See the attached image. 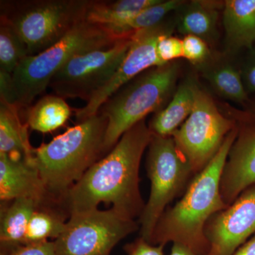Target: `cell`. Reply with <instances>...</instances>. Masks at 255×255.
<instances>
[{"label":"cell","instance_id":"cell-1","mask_svg":"<svg viewBox=\"0 0 255 255\" xmlns=\"http://www.w3.org/2000/svg\"><path fill=\"white\" fill-rule=\"evenodd\" d=\"M152 134L145 120L122 135L105 157L95 162L69 189L60 204L70 215L98 209L101 203L128 219L140 217L145 204L140 190V162Z\"/></svg>","mask_w":255,"mask_h":255},{"label":"cell","instance_id":"cell-2","mask_svg":"<svg viewBox=\"0 0 255 255\" xmlns=\"http://www.w3.org/2000/svg\"><path fill=\"white\" fill-rule=\"evenodd\" d=\"M238 127L228 134L218 153L209 164L193 178L180 200L167 208L159 218L148 243L152 246L179 243L196 255H206L209 243L205 228L209 220L228 206L220 191L223 167L233 142Z\"/></svg>","mask_w":255,"mask_h":255},{"label":"cell","instance_id":"cell-3","mask_svg":"<svg viewBox=\"0 0 255 255\" xmlns=\"http://www.w3.org/2000/svg\"><path fill=\"white\" fill-rule=\"evenodd\" d=\"M107 118L78 122L48 143L33 148L28 162L39 172L50 196L60 204L69 189L104 155Z\"/></svg>","mask_w":255,"mask_h":255},{"label":"cell","instance_id":"cell-4","mask_svg":"<svg viewBox=\"0 0 255 255\" xmlns=\"http://www.w3.org/2000/svg\"><path fill=\"white\" fill-rule=\"evenodd\" d=\"M120 39L105 26L84 20L48 49L28 55L18 64L11 75L13 105L20 110L31 105L49 87L53 75L73 57L109 48Z\"/></svg>","mask_w":255,"mask_h":255},{"label":"cell","instance_id":"cell-5","mask_svg":"<svg viewBox=\"0 0 255 255\" xmlns=\"http://www.w3.org/2000/svg\"><path fill=\"white\" fill-rule=\"evenodd\" d=\"M179 68V64L174 61L149 69L121 87L102 105L98 114L108 121L104 155L130 128L149 114L159 112L174 91Z\"/></svg>","mask_w":255,"mask_h":255},{"label":"cell","instance_id":"cell-6","mask_svg":"<svg viewBox=\"0 0 255 255\" xmlns=\"http://www.w3.org/2000/svg\"><path fill=\"white\" fill-rule=\"evenodd\" d=\"M92 0L1 1L0 19L9 23L28 55L48 49L85 20Z\"/></svg>","mask_w":255,"mask_h":255},{"label":"cell","instance_id":"cell-7","mask_svg":"<svg viewBox=\"0 0 255 255\" xmlns=\"http://www.w3.org/2000/svg\"><path fill=\"white\" fill-rule=\"evenodd\" d=\"M146 167L150 181V193L139 218V224L140 237L148 242L167 206L184 194L195 175L172 136L152 135Z\"/></svg>","mask_w":255,"mask_h":255},{"label":"cell","instance_id":"cell-8","mask_svg":"<svg viewBox=\"0 0 255 255\" xmlns=\"http://www.w3.org/2000/svg\"><path fill=\"white\" fill-rule=\"evenodd\" d=\"M237 127L234 120L219 112L211 96L199 87L192 112L172 137L196 175L212 160L228 134Z\"/></svg>","mask_w":255,"mask_h":255},{"label":"cell","instance_id":"cell-9","mask_svg":"<svg viewBox=\"0 0 255 255\" xmlns=\"http://www.w3.org/2000/svg\"><path fill=\"white\" fill-rule=\"evenodd\" d=\"M140 228L114 209H98L70 215L61 235L55 240L57 255H110L114 247Z\"/></svg>","mask_w":255,"mask_h":255},{"label":"cell","instance_id":"cell-10","mask_svg":"<svg viewBox=\"0 0 255 255\" xmlns=\"http://www.w3.org/2000/svg\"><path fill=\"white\" fill-rule=\"evenodd\" d=\"M131 37L113 46L73 57L53 75L49 87L55 95L89 102L114 76L127 55Z\"/></svg>","mask_w":255,"mask_h":255},{"label":"cell","instance_id":"cell-11","mask_svg":"<svg viewBox=\"0 0 255 255\" xmlns=\"http://www.w3.org/2000/svg\"><path fill=\"white\" fill-rule=\"evenodd\" d=\"M167 33H172V26L164 21L134 33L127 55L110 82L96 92L85 107L75 110L78 122L97 115L106 101L128 82L149 69L163 65L157 56L156 46L159 38Z\"/></svg>","mask_w":255,"mask_h":255},{"label":"cell","instance_id":"cell-12","mask_svg":"<svg viewBox=\"0 0 255 255\" xmlns=\"http://www.w3.org/2000/svg\"><path fill=\"white\" fill-rule=\"evenodd\" d=\"M209 251L206 255H232L255 234V185L206 223Z\"/></svg>","mask_w":255,"mask_h":255},{"label":"cell","instance_id":"cell-13","mask_svg":"<svg viewBox=\"0 0 255 255\" xmlns=\"http://www.w3.org/2000/svg\"><path fill=\"white\" fill-rule=\"evenodd\" d=\"M255 185V117L250 114L238 124L237 137L221 174L220 191L229 206L243 191Z\"/></svg>","mask_w":255,"mask_h":255},{"label":"cell","instance_id":"cell-14","mask_svg":"<svg viewBox=\"0 0 255 255\" xmlns=\"http://www.w3.org/2000/svg\"><path fill=\"white\" fill-rule=\"evenodd\" d=\"M20 198L44 204L55 201L47 190L36 167L27 159L0 153V199L6 204Z\"/></svg>","mask_w":255,"mask_h":255},{"label":"cell","instance_id":"cell-15","mask_svg":"<svg viewBox=\"0 0 255 255\" xmlns=\"http://www.w3.org/2000/svg\"><path fill=\"white\" fill-rule=\"evenodd\" d=\"M223 23L228 51L238 53L255 46V0H226Z\"/></svg>","mask_w":255,"mask_h":255},{"label":"cell","instance_id":"cell-16","mask_svg":"<svg viewBox=\"0 0 255 255\" xmlns=\"http://www.w3.org/2000/svg\"><path fill=\"white\" fill-rule=\"evenodd\" d=\"M199 87L193 78L182 82L169 105L157 112L150 121L148 128L152 135L172 136L192 112Z\"/></svg>","mask_w":255,"mask_h":255},{"label":"cell","instance_id":"cell-17","mask_svg":"<svg viewBox=\"0 0 255 255\" xmlns=\"http://www.w3.org/2000/svg\"><path fill=\"white\" fill-rule=\"evenodd\" d=\"M225 1L195 0L179 8L177 21L178 31L184 36L192 35L207 42L217 38L219 11Z\"/></svg>","mask_w":255,"mask_h":255},{"label":"cell","instance_id":"cell-18","mask_svg":"<svg viewBox=\"0 0 255 255\" xmlns=\"http://www.w3.org/2000/svg\"><path fill=\"white\" fill-rule=\"evenodd\" d=\"M44 204L36 199L20 198L1 206L0 243L1 251H9L24 244L26 231L32 215Z\"/></svg>","mask_w":255,"mask_h":255},{"label":"cell","instance_id":"cell-19","mask_svg":"<svg viewBox=\"0 0 255 255\" xmlns=\"http://www.w3.org/2000/svg\"><path fill=\"white\" fill-rule=\"evenodd\" d=\"M18 112L16 107L0 104V153L28 160L33 147L28 139V125L21 123Z\"/></svg>","mask_w":255,"mask_h":255},{"label":"cell","instance_id":"cell-20","mask_svg":"<svg viewBox=\"0 0 255 255\" xmlns=\"http://www.w3.org/2000/svg\"><path fill=\"white\" fill-rule=\"evenodd\" d=\"M159 0H92L85 21L105 27H113L127 22Z\"/></svg>","mask_w":255,"mask_h":255},{"label":"cell","instance_id":"cell-21","mask_svg":"<svg viewBox=\"0 0 255 255\" xmlns=\"http://www.w3.org/2000/svg\"><path fill=\"white\" fill-rule=\"evenodd\" d=\"M71 114V108L63 97L46 95L28 109L26 124L32 130L47 133L65 125Z\"/></svg>","mask_w":255,"mask_h":255},{"label":"cell","instance_id":"cell-22","mask_svg":"<svg viewBox=\"0 0 255 255\" xmlns=\"http://www.w3.org/2000/svg\"><path fill=\"white\" fill-rule=\"evenodd\" d=\"M203 77L218 95L236 103L246 105L250 102L240 69L228 62L201 65Z\"/></svg>","mask_w":255,"mask_h":255},{"label":"cell","instance_id":"cell-23","mask_svg":"<svg viewBox=\"0 0 255 255\" xmlns=\"http://www.w3.org/2000/svg\"><path fill=\"white\" fill-rule=\"evenodd\" d=\"M66 222L60 211L52 209L48 204H41L32 215L23 245L57 239L63 232Z\"/></svg>","mask_w":255,"mask_h":255},{"label":"cell","instance_id":"cell-24","mask_svg":"<svg viewBox=\"0 0 255 255\" xmlns=\"http://www.w3.org/2000/svg\"><path fill=\"white\" fill-rule=\"evenodd\" d=\"M185 3L186 1L182 0H159L158 2L144 9L127 22L113 27L105 28L119 38H128L137 31L162 23L167 14L179 9Z\"/></svg>","mask_w":255,"mask_h":255},{"label":"cell","instance_id":"cell-25","mask_svg":"<svg viewBox=\"0 0 255 255\" xmlns=\"http://www.w3.org/2000/svg\"><path fill=\"white\" fill-rule=\"evenodd\" d=\"M28 55L27 49L12 27L0 19V71L12 75Z\"/></svg>","mask_w":255,"mask_h":255},{"label":"cell","instance_id":"cell-26","mask_svg":"<svg viewBox=\"0 0 255 255\" xmlns=\"http://www.w3.org/2000/svg\"><path fill=\"white\" fill-rule=\"evenodd\" d=\"M183 58L196 65L209 61L211 53L208 43L199 37L187 35L182 39Z\"/></svg>","mask_w":255,"mask_h":255},{"label":"cell","instance_id":"cell-27","mask_svg":"<svg viewBox=\"0 0 255 255\" xmlns=\"http://www.w3.org/2000/svg\"><path fill=\"white\" fill-rule=\"evenodd\" d=\"M156 51L163 65L172 63L183 58L182 39L172 36V33L162 35L157 41Z\"/></svg>","mask_w":255,"mask_h":255},{"label":"cell","instance_id":"cell-28","mask_svg":"<svg viewBox=\"0 0 255 255\" xmlns=\"http://www.w3.org/2000/svg\"><path fill=\"white\" fill-rule=\"evenodd\" d=\"M1 255H57V253L54 242L44 241L23 245L9 251H1Z\"/></svg>","mask_w":255,"mask_h":255},{"label":"cell","instance_id":"cell-29","mask_svg":"<svg viewBox=\"0 0 255 255\" xmlns=\"http://www.w3.org/2000/svg\"><path fill=\"white\" fill-rule=\"evenodd\" d=\"M240 70L247 93L255 94V46L248 50Z\"/></svg>","mask_w":255,"mask_h":255},{"label":"cell","instance_id":"cell-30","mask_svg":"<svg viewBox=\"0 0 255 255\" xmlns=\"http://www.w3.org/2000/svg\"><path fill=\"white\" fill-rule=\"evenodd\" d=\"M164 246H152L140 237L124 247L128 255H164Z\"/></svg>","mask_w":255,"mask_h":255},{"label":"cell","instance_id":"cell-31","mask_svg":"<svg viewBox=\"0 0 255 255\" xmlns=\"http://www.w3.org/2000/svg\"><path fill=\"white\" fill-rule=\"evenodd\" d=\"M232 255H255V234L251 240L240 247Z\"/></svg>","mask_w":255,"mask_h":255},{"label":"cell","instance_id":"cell-32","mask_svg":"<svg viewBox=\"0 0 255 255\" xmlns=\"http://www.w3.org/2000/svg\"><path fill=\"white\" fill-rule=\"evenodd\" d=\"M169 255H196L187 247L183 246L179 243H173Z\"/></svg>","mask_w":255,"mask_h":255},{"label":"cell","instance_id":"cell-33","mask_svg":"<svg viewBox=\"0 0 255 255\" xmlns=\"http://www.w3.org/2000/svg\"><path fill=\"white\" fill-rule=\"evenodd\" d=\"M251 114L255 117V104L254 105V107H253V112H252Z\"/></svg>","mask_w":255,"mask_h":255}]
</instances>
